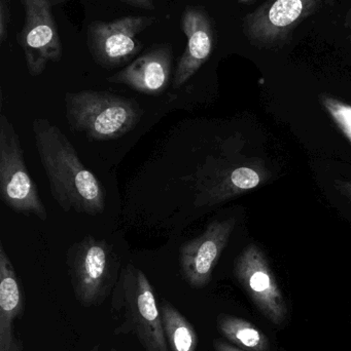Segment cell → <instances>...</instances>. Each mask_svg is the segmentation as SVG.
Masks as SVG:
<instances>
[{"instance_id":"cell-1","label":"cell","mask_w":351,"mask_h":351,"mask_svg":"<svg viewBox=\"0 0 351 351\" xmlns=\"http://www.w3.org/2000/svg\"><path fill=\"white\" fill-rule=\"evenodd\" d=\"M35 144L52 195L64 212L97 216L105 208L101 182L80 162L78 152L57 125L45 119L33 121Z\"/></svg>"},{"instance_id":"cell-2","label":"cell","mask_w":351,"mask_h":351,"mask_svg":"<svg viewBox=\"0 0 351 351\" xmlns=\"http://www.w3.org/2000/svg\"><path fill=\"white\" fill-rule=\"evenodd\" d=\"M111 306L123 319L124 333L131 332L144 350L169 351L154 289L133 264H128L120 274Z\"/></svg>"},{"instance_id":"cell-3","label":"cell","mask_w":351,"mask_h":351,"mask_svg":"<svg viewBox=\"0 0 351 351\" xmlns=\"http://www.w3.org/2000/svg\"><path fill=\"white\" fill-rule=\"evenodd\" d=\"M65 101L70 129L97 141L123 137L144 114L135 100L109 92L82 90L67 94Z\"/></svg>"},{"instance_id":"cell-4","label":"cell","mask_w":351,"mask_h":351,"mask_svg":"<svg viewBox=\"0 0 351 351\" xmlns=\"http://www.w3.org/2000/svg\"><path fill=\"white\" fill-rule=\"evenodd\" d=\"M67 265L74 295L84 307L102 304L119 280L117 253L109 243L90 235L70 247Z\"/></svg>"},{"instance_id":"cell-5","label":"cell","mask_w":351,"mask_h":351,"mask_svg":"<svg viewBox=\"0 0 351 351\" xmlns=\"http://www.w3.org/2000/svg\"><path fill=\"white\" fill-rule=\"evenodd\" d=\"M330 0H265L242 19V32L262 51H278L288 45L293 33Z\"/></svg>"},{"instance_id":"cell-6","label":"cell","mask_w":351,"mask_h":351,"mask_svg":"<svg viewBox=\"0 0 351 351\" xmlns=\"http://www.w3.org/2000/svg\"><path fill=\"white\" fill-rule=\"evenodd\" d=\"M0 196L14 212L47 219L45 204L27 170L20 138L4 114L0 117Z\"/></svg>"},{"instance_id":"cell-7","label":"cell","mask_w":351,"mask_h":351,"mask_svg":"<svg viewBox=\"0 0 351 351\" xmlns=\"http://www.w3.org/2000/svg\"><path fill=\"white\" fill-rule=\"evenodd\" d=\"M156 21L155 16H126L111 22L90 23L87 29L89 51L105 69L121 67L141 51L138 35Z\"/></svg>"},{"instance_id":"cell-8","label":"cell","mask_w":351,"mask_h":351,"mask_svg":"<svg viewBox=\"0 0 351 351\" xmlns=\"http://www.w3.org/2000/svg\"><path fill=\"white\" fill-rule=\"evenodd\" d=\"M25 22L19 34V45L31 76L41 75L49 63L62 57V43L53 10L64 0H20Z\"/></svg>"},{"instance_id":"cell-9","label":"cell","mask_w":351,"mask_h":351,"mask_svg":"<svg viewBox=\"0 0 351 351\" xmlns=\"http://www.w3.org/2000/svg\"><path fill=\"white\" fill-rule=\"evenodd\" d=\"M234 274L260 313L274 325H282L288 306L265 254L258 245H249L238 256Z\"/></svg>"},{"instance_id":"cell-10","label":"cell","mask_w":351,"mask_h":351,"mask_svg":"<svg viewBox=\"0 0 351 351\" xmlns=\"http://www.w3.org/2000/svg\"><path fill=\"white\" fill-rule=\"evenodd\" d=\"M235 222L234 218L212 222L202 235L187 241L179 250L181 272L192 288L202 289L210 284Z\"/></svg>"},{"instance_id":"cell-11","label":"cell","mask_w":351,"mask_h":351,"mask_svg":"<svg viewBox=\"0 0 351 351\" xmlns=\"http://www.w3.org/2000/svg\"><path fill=\"white\" fill-rule=\"evenodd\" d=\"M181 27L187 37V47L175 68L174 88L183 86L208 61L216 41L214 23L202 6H188Z\"/></svg>"},{"instance_id":"cell-12","label":"cell","mask_w":351,"mask_h":351,"mask_svg":"<svg viewBox=\"0 0 351 351\" xmlns=\"http://www.w3.org/2000/svg\"><path fill=\"white\" fill-rule=\"evenodd\" d=\"M172 57L171 45H154L107 80L125 84L141 94L159 96L168 86Z\"/></svg>"},{"instance_id":"cell-13","label":"cell","mask_w":351,"mask_h":351,"mask_svg":"<svg viewBox=\"0 0 351 351\" xmlns=\"http://www.w3.org/2000/svg\"><path fill=\"white\" fill-rule=\"evenodd\" d=\"M24 307V295L10 257L0 243V351H20L12 324Z\"/></svg>"},{"instance_id":"cell-14","label":"cell","mask_w":351,"mask_h":351,"mask_svg":"<svg viewBox=\"0 0 351 351\" xmlns=\"http://www.w3.org/2000/svg\"><path fill=\"white\" fill-rule=\"evenodd\" d=\"M218 329L233 346L245 351H269L267 336L253 324L240 317L220 315Z\"/></svg>"},{"instance_id":"cell-15","label":"cell","mask_w":351,"mask_h":351,"mask_svg":"<svg viewBox=\"0 0 351 351\" xmlns=\"http://www.w3.org/2000/svg\"><path fill=\"white\" fill-rule=\"evenodd\" d=\"M160 311L165 336L170 350H197L199 338L192 324L168 301L163 300Z\"/></svg>"},{"instance_id":"cell-16","label":"cell","mask_w":351,"mask_h":351,"mask_svg":"<svg viewBox=\"0 0 351 351\" xmlns=\"http://www.w3.org/2000/svg\"><path fill=\"white\" fill-rule=\"evenodd\" d=\"M321 103L340 131L351 143V105L328 95H321Z\"/></svg>"},{"instance_id":"cell-17","label":"cell","mask_w":351,"mask_h":351,"mask_svg":"<svg viewBox=\"0 0 351 351\" xmlns=\"http://www.w3.org/2000/svg\"><path fill=\"white\" fill-rule=\"evenodd\" d=\"M261 183V176L253 168L241 167L235 169L230 176L225 186L230 188L233 192L247 191L257 187Z\"/></svg>"},{"instance_id":"cell-18","label":"cell","mask_w":351,"mask_h":351,"mask_svg":"<svg viewBox=\"0 0 351 351\" xmlns=\"http://www.w3.org/2000/svg\"><path fill=\"white\" fill-rule=\"evenodd\" d=\"M10 20V0H0V43H3L8 37Z\"/></svg>"},{"instance_id":"cell-19","label":"cell","mask_w":351,"mask_h":351,"mask_svg":"<svg viewBox=\"0 0 351 351\" xmlns=\"http://www.w3.org/2000/svg\"><path fill=\"white\" fill-rule=\"evenodd\" d=\"M122 1L134 6V8H142V10H154L156 8L154 0H122Z\"/></svg>"},{"instance_id":"cell-20","label":"cell","mask_w":351,"mask_h":351,"mask_svg":"<svg viewBox=\"0 0 351 351\" xmlns=\"http://www.w3.org/2000/svg\"><path fill=\"white\" fill-rule=\"evenodd\" d=\"M214 348L216 351H245L233 346L230 342L223 341V340H214Z\"/></svg>"},{"instance_id":"cell-21","label":"cell","mask_w":351,"mask_h":351,"mask_svg":"<svg viewBox=\"0 0 351 351\" xmlns=\"http://www.w3.org/2000/svg\"><path fill=\"white\" fill-rule=\"evenodd\" d=\"M338 187H339L341 193H343L344 195L348 196L351 199V180L350 181L342 182V183L338 184Z\"/></svg>"},{"instance_id":"cell-22","label":"cell","mask_w":351,"mask_h":351,"mask_svg":"<svg viewBox=\"0 0 351 351\" xmlns=\"http://www.w3.org/2000/svg\"><path fill=\"white\" fill-rule=\"evenodd\" d=\"M241 5H253V4L258 3L260 0H237Z\"/></svg>"},{"instance_id":"cell-23","label":"cell","mask_w":351,"mask_h":351,"mask_svg":"<svg viewBox=\"0 0 351 351\" xmlns=\"http://www.w3.org/2000/svg\"><path fill=\"white\" fill-rule=\"evenodd\" d=\"M90 351H99V346H94Z\"/></svg>"},{"instance_id":"cell-24","label":"cell","mask_w":351,"mask_h":351,"mask_svg":"<svg viewBox=\"0 0 351 351\" xmlns=\"http://www.w3.org/2000/svg\"><path fill=\"white\" fill-rule=\"evenodd\" d=\"M350 45H351V34H350Z\"/></svg>"},{"instance_id":"cell-25","label":"cell","mask_w":351,"mask_h":351,"mask_svg":"<svg viewBox=\"0 0 351 351\" xmlns=\"http://www.w3.org/2000/svg\"><path fill=\"white\" fill-rule=\"evenodd\" d=\"M111 351H117V350H111Z\"/></svg>"}]
</instances>
